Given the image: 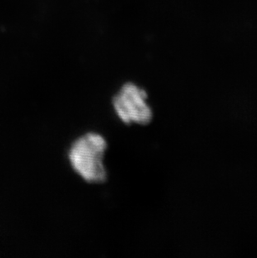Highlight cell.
<instances>
[{
	"mask_svg": "<svg viewBox=\"0 0 257 258\" xmlns=\"http://www.w3.org/2000/svg\"><path fill=\"white\" fill-rule=\"evenodd\" d=\"M108 148L104 137L88 132L78 137L69 149L68 158L74 171L90 184H102L108 178L104 158Z\"/></svg>",
	"mask_w": 257,
	"mask_h": 258,
	"instance_id": "obj_1",
	"label": "cell"
},
{
	"mask_svg": "<svg viewBox=\"0 0 257 258\" xmlns=\"http://www.w3.org/2000/svg\"><path fill=\"white\" fill-rule=\"evenodd\" d=\"M112 105L117 116L124 124L146 125L153 119L148 94L136 84H124L113 98Z\"/></svg>",
	"mask_w": 257,
	"mask_h": 258,
	"instance_id": "obj_2",
	"label": "cell"
}]
</instances>
